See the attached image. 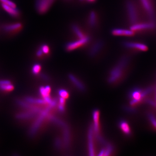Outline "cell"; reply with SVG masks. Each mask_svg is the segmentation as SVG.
Returning a JSON list of instances; mask_svg holds the SVG:
<instances>
[{
	"label": "cell",
	"mask_w": 156,
	"mask_h": 156,
	"mask_svg": "<svg viewBox=\"0 0 156 156\" xmlns=\"http://www.w3.org/2000/svg\"><path fill=\"white\" fill-rule=\"evenodd\" d=\"M125 5L130 23L132 24V25L137 24L138 20V15L135 5L132 0H127Z\"/></svg>",
	"instance_id": "obj_1"
},
{
	"label": "cell",
	"mask_w": 156,
	"mask_h": 156,
	"mask_svg": "<svg viewBox=\"0 0 156 156\" xmlns=\"http://www.w3.org/2000/svg\"><path fill=\"white\" fill-rule=\"evenodd\" d=\"M90 40V37L88 35L83 38L78 39L76 41L67 43L65 45V49L67 51H72L87 44Z\"/></svg>",
	"instance_id": "obj_2"
},
{
	"label": "cell",
	"mask_w": 156,
	"mask_h": 156,
	"mask_svg": "<svg viewBox=\"0 0 156 156\" xmlns=\"http://www.w3.org/2000/svg\"><path fill=\"white\" fill-rule=\"evenodd\" d=\"M146 12L150 21L156 23L155 13L151 0H140Z\"/></svg>",
	"instance_id": "obj_3"
},
{
	"label": "cell",
	"mask_w": 156,
	"mask_h": 156,
	"mask_svg": "<svg viewBox=\"0 0 156 156\" xmlns=\"http://www.w3.org/2000/svg\"><path fill=\"white\" fill-rule=\"evenodd\" d=\"M156 23L150 21L148 23H137L132 25L130 29L134 32L140 31L143 30L154 29L156 28Z\"/></svg>",
	"instance_id": "obj_4"
},
{
	"label": "cell",
	"mask_w": 156,
	"mask_h": 156,
	"mask_svg": "<svg viewBox=\"0 0 156 156\" xmlns=\"http://www.w3.org/2000/svg\"><path fill=\"white\" fill-rule=\"evenodd\" d=\"M55 0H38L37 4V9L39 13H46L51 6Z\"/></svg>",
	"instance_id": "obj_5"
},
{
	"label": "cell",
	"mask_w": 156,
	"mask_h": 156,
	"mask_svg": "<svg viewBox=\"0 0 156 156\" xmlns=\"http://www.w3.org/2000/svg\"><path fill=\"white\" fill-rule=\"evenodd\" d=\"M123 46L127 48L135 49L141 51H146L148 50V47L142 43L125 41L123 43Z\"/></svg>",
	"instance_id": "obj_6"
},
{
	"label": "cell",
	"mask_w": 156,
	"mask_h": 156,
	"mask_svg": "<svg viewBox=\"0 0 156 156\" xmlns=\"http://www.w3.org/2000/svg\"><path fill=\"white\" fill-rule=\"evenodd\" d=\"M104 42L102 40H98L91 46L89 50V54L90 56L93 57L101 51L103 49Z\"/></svg>",
	"instance_id": "obj_7"
},
{
	"label": "cell",
	"mask_w": 156,
	"mask_h": 156,
	"mask_svg": "<svg viewBox=\"0 0 156 156\" xmlns=\"http://www.w3.org/2000/svg\"><path fill=\"white\" fill-rule=\"evenodd\" d=\"M111 33L114 36H126L130 37L135 34V32L131 29H125L122 28H114L111 31Z\"/></svg>",
	"instance_id": "obj_8"
},
{
	"label": "cell",
	"mask_w": 156,
	"mask_h": 156,
	"mask_svg": "<svg viewBox=\"0 0 156 156\" xmlns=\"http://www.w3.org/2000/svg\"><path fill=\"white\" fill-rule=\"evenodd\" d=\"M98 15L95 11H91L88 18V24L92 28H96L98 24Z\"/></svg>",
	"instance_id": "obj_9"
},
{
	"label": "cell",
	"mask_w": 156,
	"mask_h": 156,
	"mask_svg": "<svg viewBox=\"0 0 156 156\" xmlns=\"http://www.w3.org/2000/svg\"><path fill=\"white\" fill-rule=\"evenodd\" d=\"M151 89H148V90L145 91L144 93H141V91L139 90H136L134 91L132 94V97L133 99V100L132 102V105H135V104L138 103L142 99L143 97H144L145 95L148 93V92H150Z\"/></svg>",
	"instance_id": "obj_10"
},
{
	"label": "cell",
	"mask_w": 156,
	"mask_h": 156,
	"mask_svg": "<svg viewBox=\"0 0 156 156\" xmlns=\"http://www.w3.org/2000/svg\"><path fill=\"white\" fill-rule=\"evenodd\" d=\"M71 29L73 32L76 36L78 39L83 38L86 37L87 35L85 34L80 26L76 24H73L71 26Z\"/></svg>",
	"instance_id": "obj_11"
},
{
	"label": "cell",
	"mask_w": 156,
	"mask_h": 156,
	"mask_svg": "<svg viewBox=\"0 0 156 156\" xmlns=\"http://www.w3.org/2000/svg\"><path fill=\"white\" fill-rule=\"evenodd\" d=\"M0 89L2 90L11 92L14 89V86L8 80L0 81Z\"/></svg>",
	"instance_id": "obj_12"
},
{
	"label": "cell",
	"mask_w": 156,
	"mask_h": 156,
	"mask_svg": "<svg viewBox=\"0 0 156 156\" xmlns=\"http://www.w3.org/2000/svg\"><path fill=\"white\" fill-rule=\"evenodd\" d=\"M2 6L4 9L7 12L10 14L11 15L14 17L18 16V11L17 9L16 8H13V7L3 3L2 4Z\"/></svg>",
	"instance_id": "obj_13"
},
{
	"label": "cell",
	"mask_w": 156,
	"mask_h": 156,
	"mask_svg": "<svg viewBox=\"0 0 156 156\" xmlns=\"http://www.w3.org/2000/svg\"><path fill=\"white\" fill-rule=\"evenodd\" d=\"M22 25L21 23H15L7 25L4 26V29L6 31H16L21 28Z\"/></svg>",
	"instance_id": "obj_14"
},
{
	"label": "cell",
	"mask_w": 156,
	"mask_h": 156,
	"mask_svg": "<svg viewBox=\"0 0 156 156\" xmlns=\"http://www.w3.org/2000/svg\"><path fill=\"white\" fill-rule=\"evenodd\" d=\"M51 89L49 86L45 87H41L40 89V92L43 97L45 99L49 98V95L50 93Z\"/></svg>",
	"instance_id": "obj_15"
},
{
	"label": "cell",
	"mask_w": 156,
	"mask_h": 156,
	"mask_svg": "<svg viewBox=\"0 0 156 156\" xmlns=\"http://www.w3.org/2000/svg\"><path fill=\"white\" fill-rule=\"evenodd\" d=\"M99 111H95L93 114V118L95 130L96 132H98L99 130Z\"/></svg>",
	"instance_id": "obj_16"
},
{
	"label": "cell",
	"mask_w": 156,
	"mask_h": 156,
	"mask_svg": "<svg viewBox=\"0 0 156 156\" xmlns=\"http://www.w3.org/2000/svg\"><path fill=\"white\" fill-rule=\"evenodd\" d=\"M120 127L122 131L125 133V134L129 135L131 133V129L128 123L126 122H121L120 124Z\"/></svg>",
	"instance_id": "obj_17"
},
{
	"label": "cell",
	"mask_w": 156,
	"mask_h": 156,
	"mask_svg": "<svg viewBox=\"0 0 156 156\" xmlns=\"http://www.w3.org/2000/svg\"><path fill=\"white\" fill-rule=\"evenodd\" d=\"M149 118L151 124L156 130V118L152 114H149Z\"/></svg>",
	"instance_id": "obj_18"
},
{
	"label": "cell",
	"mask_w": 156,
	"mask_h": 156,
	"mask_svg": "<svg viewBox=\"0 0 156 156\" xmlns=\"http://www.w3.org/2000/svg\"><path fill=\"white\" fill-rule=\"evenodd\" d=\"M41 65L38 64H37L34 65L32 68V72L34 74H37L39 72L41 71Z\"/></svg>",
	"instance_id": "obj_19"
},
{
	"label": "cell",
	"mask_w": 156,
	"mask_h": 156,
	"mask_svg": "<svg viewBox=\"0 0 156 156\" xmlns=\"http://www.w3.org/2000/svg\"><path fill=\"white\" fill-rule=\"evenodd\" d=\"M59 95L61 97L65 99H67L69 96L68 93L65 90H61L59 91Z\"/></svg>",
	"instance_id": "obj_20"
},
{
	"label": "cell",
	"mask_w": 156,
	"mask_h": 156,
	"mask_svg": "<svg viewBox=\"0 0 156 156\" xmlns=\"http://www.w3.org/2000/svg\"><path fill=\"white\" fill-rule=\"evenodd\" d=\"M41 49L42 51L43 54H47L50 52V48H49V46L45 44L42 45L41 47Z\"/></svg>",
	"instance_id": "obj_21"
},
{
	"label": "cell",
	"mask_w": 156,
	"mask_h": 156,
	"mask_svg": "<svg viewBox=\"0 0 156 156\" xmlns=\"http://www.w3.org/2000/svg\"><path fill=\"white\" fill-rule=\"evenodd\" d=\"M0 1L2 2L3 3L6 4V5H9L10 6L13 7V8H16V7L15 4L13 3V2L9 1V0H0Z\"/></svg>",
	"instance_id": "obj_22"
},
{
	"label": "cell",
	"mask_w": 156,
	"mask_h": 156,
	"mask_svg": "<svg viewBox=\"0 0 156 156\" xmlns=\"http://www.w3.org/2000/svg\"><path fill=\"white\" fill-rule=\"evenodd\" d=\"M70 76L71 80L75 83V84H76L80 89H83V85L80 83L79 81L76 80V78H75L73 76Z\"/></svg>",
	"instance_id": "obj_23"
},
{
	"label": "cell",
	"mask_w": 156,
	"mask_h": 156,
	"mask_svg": "<svg viewBox=\"0 0 156 156\" xmlns=\"http://www.w3.org/2000/svg\"><path fill=\"white\" fill-rule=\"evenodd\" d=\"M65 104V99L61 97L60 98V106L59 109L61 111H63L64 108Z\"/></svg>",
	"instance_id": "obj_24"
},
{
	"label": "cell",
	"mask_w": 156,
	"mask_h": 156,
	"mask_svg": "<svg viewBox=\"0 0 156 156\" xmlns=\"http://www.w3.org/2000/svg\"><path fill=\"white\" fill-rule=\"evenodd\" d=\"M81 2H85L89 3H92L94 2L96 0H80Z\"/></svg>",
	"instance_id": "obj_25"
},
{
	"label": "cell",
	"mask_w": 156,
	"mask_h": 156,
	"mask_svg": "<svg viewBox=\"0 0 156 156\" xmlns=\"http://www.w3.org/2000/svg\"><path fill=\"white\" fill-rule=\"evenodd\" d=\"M43 54V53L42 50H41V49L40 48L37 51V55L38 57H41L42 55Z\"/></svg>",
	"instance_id": "obj_26"
},
{
	"label": "cell",
	"mask_w": 156,
	"mask_h": 156,
	"mask_svg": "<svg viewBox=\"0 0 156 156\" xmlns=\"http://www.w3.org/2000/svg\"></svg>",
	"instance_id": "obj_27"
}]
</instances>
